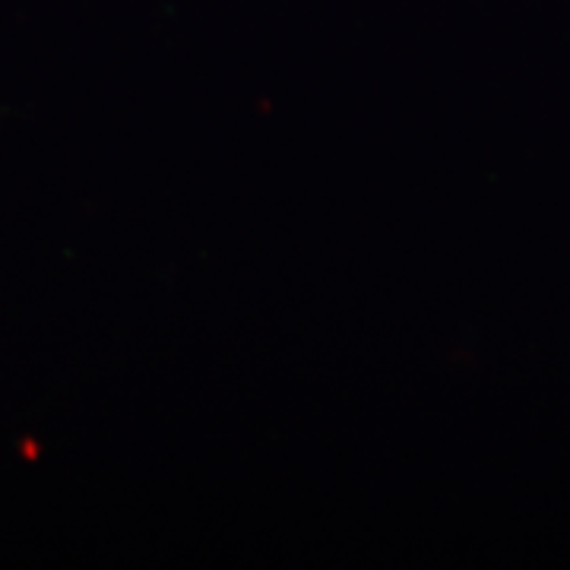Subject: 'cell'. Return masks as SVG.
<instances>
[]
</instances>
